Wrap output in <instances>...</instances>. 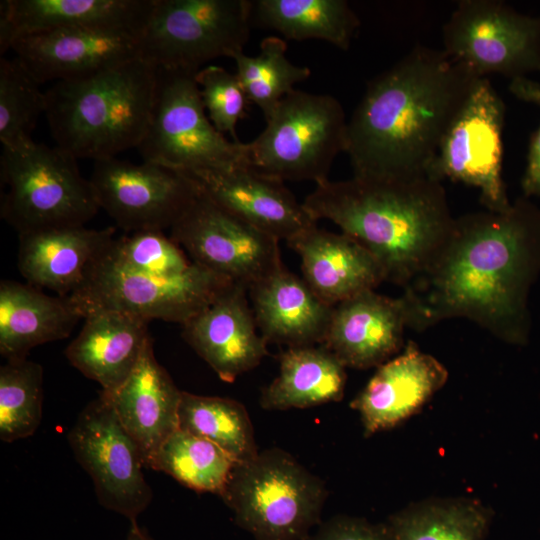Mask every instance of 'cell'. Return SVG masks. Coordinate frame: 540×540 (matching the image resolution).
I'll return each instance as SVG.
<instances>
[{"label": "cell", "instance_id": "cell-1", "mask_svg": "<svg viewBox=\"0 0 540 540\" xmlns=\"http://www.w3.org/2000/svg\"><path fill=\"white\" fill-rule=\"evenodd\" d=\"M540 275V208L517 198L504 212L456 218L432 266L404 288L408 327L467 318L500 340L527 344L529 294Z\"/></svg>", "mask_w": 540, "mask_h": 540}, {"label": "cell", "instance_id": "cell-2", "mask_svg": "<svg viewBox=\"0 0 540 540\" xmlns=\"http://www.w3.org/2000/svg\"><path fill=\"white\" fill-rule=\"evenodd\" d=\"M478 79L442 49L421 45L373 78L347 122L344 152L353 176H428L446 130Z\"/></svg>", "mask_w": 540, "mask_h": 540}, {"label": "cell", "instance_id": "cell-3", "mask_svg": "<svg viewBox=\"0 0 540 540\" xmlns=\"http://www.w3.org/2000/svg\"><path fill=\"white\" fill-rule=\"evenodd\" d=\"M302 204L316 222L330 220L365 247L382 267L385 281L403 289L432 266L456 220L442 182L429 176L327 179Z\"/></svg>", "mask_w": 540, "mask_h": 540}, {"label": "cell", "instance_id": "cell-4", "mask_svg": "<svg viewBox=\"0 0 540 540\" xmlns=\"http://www.w3.org/2000/svg\"><path fill=\"white\" fill-rule=\"evenodd\" d=\"M158 67L141 56L55 82L46 110L56 146L77 160L116 157L137 148L154 106Z\"/></svg>", "mask_w": 540, "mask_h": 540}, {"label": "cell", "instance_id": "cell-5", "mask_svg": "<svg viewBox=\"0 0 540 540\" xmlns=\"http://www.w3.org/2000/svg\"><path fill=\"white\" fill-rule=\"evenodd\" d=\"M220 497L257 540H306L327 490L291 454L270 448L237 463Z\"/></svg>", "mask_w": 540, "mask_h": 540}, {"label": "cell", "instance_id": "cell-6", "mask_svg": "<svg viewBox=\"0 0 540 540\" xmlns=\"http://www.w3.org/2000/svg\"><path fill=\"white\" fill-rule=\"evenodd\" d=\"M0 167L1 216L19 234L82 226L100 209L77 159L58 146L34 140L3 146Z\"/></svg>", "mask_w": 540, "mask_h": 540}, {"label": "cell", "instance_id": "cell-7", "mask_svg": "<svg viewBox=\"0 0 540 540\" xmlns=\"http://www.w3.org/2000/svg\"><path fill=\"white\" fill-rule=\"evenodd\" d=\"M347 122L335 97L294 89L266 120L264 130L246 143L249 165L282 182L321 183L345 150Z\"/></svg>", "mask_w": 540, "mask_h": 540}, {"label": "cell", "instance_id": "cell-8", "mask_svg": "<svg viewBox=\"0 0 540 540\" xmlns=\"http://www.w3.org/2000/svg\"><path fill=\"white\" fill-rule=\"evenodd\" d=\"M252 15L250 0H153L138 35L140 55L161 69L197 73L244 51Z\"/></svg>", "mask_w": 540, "mask_h": 540}, {"label": "cell", "instance_id": "cell-9", "mask_svg": "<svg viewBox=\"0 0 540 540\" xmlns=\"http://www.w3.org/2000/svg\"><path fill=\"white\" fill-rule=\"evenodd\" d=\"M232 284L195 262L181 275L160 276L127 269L104 252L85 282L67 297L82 319L95 312L120 311L182 325Z\"/></svg>", "mask_w": 540, "mask_h": 540}, {"label": "cell", "instance_id": "cell-10", "mask_svg": "<svg viewBox=\"0 0 540 540\" xmlns=\"http://www.w3.org/2000/svg\"><path fill=\"white\" fill-rule=\"evenodd\" d=\"M195 75L158 68L151 119L136 148L143 161L181 172L249 165L246 143L228 140L206 115Z\"/></svg>", "mask_w": 540, "mask_h": 540}, {"label": "cell", "instance_id": "cell-11", "mask_svg": "<svg viewBox=\"0 0 540 540\" xmlns=\"http://www.w3.org/2000/svg\"><path fill=\"white\" fill-rule=\"evenodd\" d=\"M475 76L540 72V16L496 0H463L443 27V49Z\"/></svg>", "mask_w": 540, "mask_h": 540}, {"label": "cell", "instance_id": "cell-12", "mask_svg": "<svg viewBox=\"0 0 540 540\" xmlns=\"http://www.w3.org/2000/svg\"><path fill=\"white\" fill-rule=\"evenodd\" d=\"M505 104L487 77L479 78L446 130L428 176L480 191L486 210L510 209L502 178Z\"/></svg>", "mask_w": 540, "mask_h": 540}, {"label": "cell", "instance_id": "cell-13", "mask_svg": "<svg viewBox=\"0 0 540 540\" xmlns=\"http://www.w3.org/2000/svg\"><path fill=\"white\" fill-rule=\"evenodd\" d=\"M67 439L75 459L93 482L99 504L130 523L137 522L153 498L143 473L144 460L101 395L80 412Z\"/></svg>", "mask_w": 540, "mask_h": 540}, {"label": "cell", "instance_id": "cell-14", "mask_svg": "<svg viewBox=\"0 0 540 540\" xmlns=\"http://www.w3.org/2000/svg\"><path fill=\"white\" fill-rule=\"evenodd\" d=\"M170 230L193 262L248 289L283 266L278 239L220 207L199 188Z\"/></svg>", "mask_w": 540, "mask_h": 540}, {"label": "cell", "instance_id": "cell-15", "mask_svg": "<svg viewBox=\"0 0 540 540\" xmlns=\"http://www.w3.org/2000/svg\"><path fill=\"white\" fill-rule=\"evenodd\" d=\"M89 180L99 208L131 233L171 228L198 194L184 172L116 157L94 161Z\"/></svg>", "mask_w": 540, "mask_h": 540}, {"label": "cell", "instance_id": "cell-16", "mask_svg": "<svg viewBox=\"0 0 540 540\" xmlns=\"http://www.w3.org/2000/svg\"><path fill=\"white\" fill-rule=\"evenodd\" d=\"M184 173L217 205L278 240L287 242L317 224L282 181L250 165Z\"/></svg>", "mask_w": 540, "mask_h": 540}, {"label": "cell", "instance_id": "cell-17", "mask_svg": "<svg viewBox=\"0 0 540 540\" xmlns=\"http://www.w3.org/2000/svg\"><path fill=\"white\" fill-rule=\"evenodd\" d=\"M248 288L234 283L182 324V336L224 382L258 366L268 355L247 299Z\"/></svg>", "mask_w": 540, "mask_h": 540}, {"label": "cell", "instance_id": "cell-18", "mask_svg": "<svg viewBox=\"0 0 540 540\" xmlns=\"http://www.w3.org/2000/svg\"><path fill=\"white\" fill-rule=\"evenodd\" d=\"M448 371L409 340L403 351L377 368L350 406L369 437L417 413L447 382Z\"/></svg>", "mask_w": 540, "mask_h": 540}, {"label": "cell", "instance_id": "cell-19", "mask_svg": "<svg viewBox=\"0 0 540 540\" xmlns=\"http://www.w3.org/2000/svg\"><path fill=\"white\" fill-rule=\"evenodd\" d=\"M139 34L64 29L19 37L11 50L40 83L91 74L140 55Z\"/></svg>", "mask_w": 540, "mask_h": 540}, {"label": "cell", "instance_id": "cell-20", "mask_svg": "<svg viewBox=\"0 0 540 540\" xmlns=\"http://www.w3.org/2000/svg\"><path fill=\"white\" fill-rule=\"evenodd\" d=\"M405 301L365 290L334 306L323 340L345 367H379L405 346Z\"/></svg>", "mask_w": 540, "mask_h": 540}, {"label": "cell", "instance_id": "cell-21", "mask_svg": "<svg viewBox=\"0 0 540 540\" xmlns=\"http://www.w3.org/2000/svg\"><path fill=\"white\" fill-rule=\"evenodd\" d=\"M121 425L136 442L146 468L178 429L182 391L157 361L152 339L128 378L115 390L101 391Z\"/></svg>", "mask_w": 540, "mask_h": 540}, {"label": "cell", "instance_id": "cell-22", "mask_svg": "<svg viewBox=\"0 0 540 540\" xmlns=\"http://www.w3.org/2000/svg\"><path fill=\"white\" fill-rule=\"evenodd\" d=\"M153 0H2L0 54L22 36L64 29L122 30L139 34Z\"/></svg>", "mask_w": 540, "mask_h": 540}, {"label": "cell", "instance_id": "cell-23", "mask_svg": "<svg viewBox=\"0 0 540 540\" xmlns=\"http://www.w3.org/2000/svg\"><path fill=\"white\" fill-rule=\"evenodd\" d=\"M114 236V227L84 225L19 234V272L29 284L67 297L85 282Z\"/></svg>", "mask_w": 540, "mask_h": 540}, {"label": "cell", "instance_id": "cell-24", "mask_svg": "<svg viewBox=\"0 0 540 540\" xmlns=\"http://www.w3.org/2000/svg\"><path fill=\"white\" fill-rule=\"evenodd\" d=\"M299 255L303 279L331 306L385 281L375 257L345 233L309 227L287 241Z\"/></svg>", "mask_w": 540, "mask_h": 540}, {"label": "cell", "instance_id": "cell-25", "mask_svg": "<svg viewBox=\"0 0 540 540\" xmlns=\"http://www.w3.org/2000/svg\"><path fill=\"white\" fill-rule=\"evenodd\" d=\"M248 290L258 330L267 343L288 348L323 343L334 306L317 296L303 278L282 266Z\"/></svg>", "mask_w": 540, "mask_h": 540}, {"label": "cell", "instance_id": "cell-26", "mask_svg": "<svg viewBox=\"0 0 540 540\" xmlns=\"http://www.w3.org/2000/svg\"><path fill=\"white\" fill-rule=\"evenodd\" d=\"M150 321L120 311L87 315L78 335L65 350L70 364L102 390L118 388L137 365L151 339Z\"/></svg>", "mask_w": 540, "mask_h": 540}, {"label": "cell", "instance_id": "cell-27", "mask_svg": "<svg viewBox=\"0 0 540 540\" xmlns=\"http://www.w3.org/2000/svg\"><path fill=\"white\" fill-rule=\"evenodd\" d=\"M80 319L68 297L47 295L29 283H0V353L6 360L68 337Z\"/></svg>", "mask_w": 540, "mask_h": 540}, {"label": "cell", "instance_id": "cell-28", "mask_svg": "<svg viewBox=\"0 0 540 540\" xmlns=\"http://www.w3.org/2000/svg\"><path fill=\"white\" fill-rule=\"evenodd\" d=\"M279 361L278 376L262 391L263 409L310 408L343 398L346 367L323 345L288 348Z\"/></svg>", "mask_w": 540, "mask_h": 540}, {"label": "cell", "instance_id": "cell-29", "mask_svg": "<svg viewBox=\"0 0 540 540\" xmlns=\"http://www.w3.org/2000/svg\"><path fill=\"white\" fill-rule=\"evenodd\" d=\"M252 20L289 40L317 39L347 50L360 20L345 0H256Z\"/></svg>", "mask_w": 540, "mask_h": 540}, {"label": "cell", "instance_id": "cell-30", "mask_svg": "<svg viewBox=\"0 0 540 540\" xmlns=\"http://www.w3.org/2000/svg\"><path fill=\"white\" fill-rule=\"evenodd\" d=\"M178 429L212 442L236 463L246 462L259 452L245 406L230 398L182 391Z\"/></svg>", "mask_w": 540, "mask_h": 540}, {"label": "cell", "instance_id": "cell-31", "mask_svg": "<svg viewBox=\"0 0 540 540\" xmlns=\"http://www.w3.org/2000/svg\"><path fill=\"white\" fill-rule=\"evenodd\" d=\"M486 509L472 499L424 502L397 514L391 521L392 540H482Z\"/></svg>", "mask_w": 540, "mask_h": 540}, {"label": "cell", "instance_id": "cell-32", "mask_svg": "<svg viewBox=\"0 0 540 540\" xmlns=\"http://www.w3.org/2000/svg\"><path fill=\"white\" fill-rule=\"evenodd\" d=\"M236 464L212 442L177 429L160 447L151 469L194 491L221 496Z\"/></svg>", "mask_w": 540, "mask_h": 540}, {"label": "cell", "instance_id": "cell-33", "mask_svg": "<svg viewBox=\"0 0 540 540\" xmlns=\"http://www.w3.org/2000/svg\"><path fill=\"white\" fill-rule=\"evenodd\" d=\"M286 51V42L280 37L271 36L261 41L256 56H248L244 51L231 56L248 100L258 106L265 120L297 83L311 75L307 66L290 62Z\"/></svg>", "mask_w": 540, "mask_h": 540}, {"label": "cell", "instance_id": "cell-34", "mask_svg": "<svg viewBox=\"0 0 540 540\" xmlns=\"http://www.w3.org/2000/svg\"><path fill=\"white\" fill-rule=\"evenodd\" d=\"M43 367L27 358L0 367V439L11 443L32 436L43 414Z\"/></svg>", "mask_w": 540, "mask_h": 540}, {"label": "cell", "instance_id": "cell-35", "mask_svg": "<svg viewBox=\"0 0 540 540\" xmlns=\"http://www.w3.org/2000/svg\"><path fill=\"white\" fill-rule=\"evenodd\" d=\"M16 56L0 59V141L15 146L33 140L32 131L46 110V92Z\"/></svg>", "mask_w": 540, "mask_h": 540}, {"label": "cell", "instance_id": "cell-36", "mask_svg": "<svg viewBox=\"0 0 540 540\" xmlns=\"http://www.w3.org/2000/svg\"><path fill=\"white\" fill-rule=\"evenodd\" d=\"M106 257L127 269L160 276H177L193 265L184 250L162 230H143L116 238Z\"/></svg>", "mask_w": 540, "mask_h": 540}, {"label": "cell", "instance_id": "cell-37", "mask_svg": "<svg viewBox=\"0 0 540 540\" xmlns=\"http://www.w3.org/2000/svg\"><path fill=\"white\" fill-rule=\"evenodd\" d=\"M202 103L214 127L222 134L238 139L236 126L244 117L249 101L238 76L224 67L206 65L195 75Z\"/></svg>", "mask_w": 540, "mask_h": 540}, {"label": "cell", "instance_id": "cell-38", "mask_svg": "<svg viewBox=\"0 0 540 540\" xmlns=\"http://www.w3.org/2000/svg\"><path fill=\"white\" fill-rule=\"evenodd\" d=\"M510 92L518 99L540 106V82L528 77L511 80ZM523 196L540 197V126L532 135L521 180Z\"/></svg>", "mask_w": 540, "mask_h": 540}, {"label": "cell", "instance_id": "cell-39", "mask_svg": "<svg viewBox=\"0 0 540 540\" xmlns=\"http://www.w3.org/2000/svg\"><path fill=\"white\" fill-rule=\"evenodd\" d=\"M306 540H392L389 533L367 522L350 517H337L321 526Z\"/></svg>", "mask_w": 540, "mask_h": 540}, {"label": "cell", "instance_id": "cell-40", "mask_svg": "<svg viewBox=\"0 0 540 540\" xmlns=\"http://www.w3.org/2000/svg\"><path fill=\"white\" fill-rule=\"evenodd\" d=\"M126 540H154L148 531L132 522Z\"/></svg>", "mask_w": 540, "mask_h": 540}]
</instances>
